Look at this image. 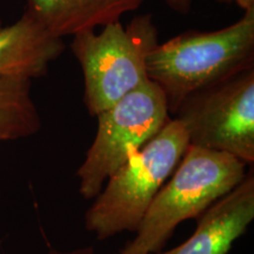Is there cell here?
<instances>
[{
    "label": "cell",
    "instance_id": "cell-1",
    "mask_svg": "<svg viewBox=\"0 0 254 254\" xmlns=\"http://www.w3.org/2000/svg\"><path fill=\"white\" fill-rule=\"evenodd\" d=\"M236 23L213 32H190L152 51L147 75L166 98L168 112L194 92L254 65V1Z\"/></svg>",
    "mask_w": 254,
    "mask_h": 254
},
{
    "label": "cell",
    "instance_id": "cell-2",
    "mask_svg": "<svg viewBox=\"0 0 254 254\" xmlns=\"http://www.w3.org/2000/svg\"><path fill=\"white\" fill-rule=\"evenodd\" d=\"M246 164L233 155L189 145L172 179L159 190L120 254H153L161 250L180 222L199 217L227 194L244 177Z\"/></svg>",
    "mask_w": 254,
    "mask_h": 254
},
{
    "label": "cell",
    "instance_id": "cell-3",
    "mask_svg": "<svg viewBox=\"0 0 254 254\" xmlns=\"http://www.w3.org/2000/svg\"><path fill=\"white\" fill-rule=\"evenodd\" d=\"M189 145L182 123L176 118L168 120L107 179V186L85 215L87 230L98 239L138 230L152 200L176 170Z\"/></svg>",
    "mask_w": 254,
    "mask_h": 254
},
{
    "label": "cell",
    "instance_id": "cell-4",
    "mask_svg": "<svg viewBox=\"0 0 254 254\" xmlns=\"http://www.w3.org/2000/svg\"><path fill=\"white\" fill-rule=\"evenodd\" d=\"M100 28L74 34L71 45L84 74L85 104L95 117L148 80L147 60L159 44L150 14Z\"/></svg>",
    "mask_w": 254,
    "mask_h": 254
},
{
    "label": "cell",
    "instance_id": "cell-5",
    "mask_svg": "<svg viewBox=\"0 0 254 254\" xmlns=\"http://www.w3.org/2000/svg\"><path fill=\"white\" fill-rule=\"evenodd\" d=\"M98 127L78 170L79 192L93 199L129 155L147 144L170 120L166 98L148 79L97 116Z\"/></svg>",
    "mask_w": 254,
    "mask_h": 254
},
{
    "label": "cell",
    "instance_id": "cell-6",
    "mask_svg": "<svg viewBox=\"0 0 254 254\" xmlns=\"http://www.w3.org/2000/svg\"><path fill=\"white\" fill-rule=\"evenodd\" d=\"M190 145L254 161V66L187 97L176 111Z\"/></svg>",
    "mask_w": 254,
    "mask_h": 254
},
{
    "label": "cell",
    "instance_id": "cell-7",
    "mask_svg": "<svg viewBox=\"0 0 254 254\" xmlns=\"http://www.w3.org/2000/svg\"><path fill=\"white\" fill-rule=\"evenodd\" d=\"M254 219L253 171L206 209L192 237L161 254H227Z\"/></svg>",
    "mask_w": 254,
    "mask_h": 254
},
{
    "label": "cell",
    "instance_id": "cell-8",
    "mask_svg": "<svg viewBox=\"0 0 254 254\" xmlns=\"http://www.w3.org/2000/svg\"><path fill=\"white\" fill-rule=\"evenodd\" d=\"M64 50L62 38L24 12L12 24L0 26V77H43Z\"/></svg>",
    "mask_w": 254,
    "mask_h": 254
},
{
    "label": "cell",
    "instance_id": "cell-9",
    "mask_svg": "<svg viewBox=\"0 0 254 254\" xmlns=\"http://www.w3.org/2000/svg\"><path fill=\"white\" fill-rule=\"evenodd\" d=\"M25 11L55 37L97 30L134 12L145 0H23Z\"/></svg>",
    "mask_w": 254,
    "mask_h": 254
},
{
    "label": "cell",
    "instance_id": "cell-10",
    "mask_svg": "<svg viewBox=\"0 0 254 254\" xmlns=\"http://www.w3.org/2000/svg\"><path fill=\"white\" fill-rule=\"evenodd\" d=\"M31 87V79L0 77V144L28 138L40 131L41 119Z\"/></svg>",
    "mask_w": 254,
    "mask_h": 254
},
{
    "label": "cell",
    "instance_id": "cell-11",
    "mask_svg": "<svg viewBox=\"0 0 254 254\" xmlns=\"http://www.w3.org/2000/svg\"><path fill=\"white\" fill-rule=\"evenodd\" d=\"M163 4L179 14H187L190 11L194 0H160Z\"/></svg>",
    "mask_w": 254,
    "mask_h": 254
},
{
    "label": "cell",
    "instance_id": "cell-12",
    "mask_svg": "<svg viewBox=\"0 0 254 254\" xmlns=\"http://www.w3.org/2000/svg\"><path fill=\"white\" fill-rule=\"evenodd\" d=\"M50 254H92V249L78 250V251H74V252H69V253H62V252H57V251H51Z\"/></svg>",
    "mask_w": 254,
    "mask_h": 254
}]
</instances>
